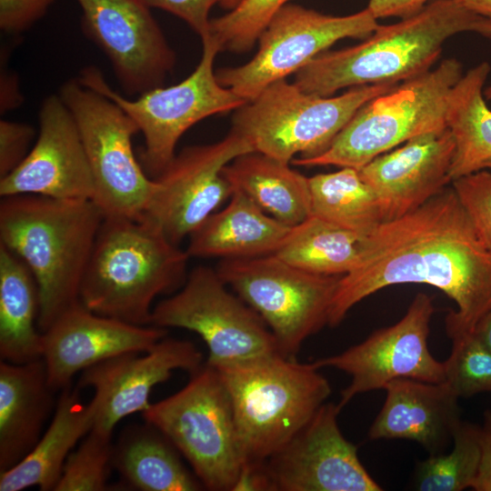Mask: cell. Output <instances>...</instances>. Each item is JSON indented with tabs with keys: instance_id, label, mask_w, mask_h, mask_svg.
<instances>
[{
	"instance_id": "cell-25",
	"label": "cell",
	"mask_w": 491,
	"mask_h": 491,
	"mask_svg": "<svg viewBox=\"0 0 491 491\" xmlns=\"http://www.w3.org/2000/svg\"><path fill=\"white\" fill-rule=\"evenodd\" d=\"M94 420V406L91 401L81 400L79 387L64 388L52 420L32 451L0 473V491H21L31 486L55 491L68 456L92 429Z\"/></svg>"
},
{
	"instance_id": "cell-10",
	"label": "cell",
	"mask_w": 491,
	"mask_h": 491,
	"mask_svg": "<svg viewBox=\"0 0 491 491\" xmlns=\"http://www.w3.org/2000/svg\"><path fill=\"white\" fill-rule=\"evenodd\" d=\"M59 96L78 128L95 183L93 201L105 217H135L145 211L155 182L135 155L139 132L114 101L77 78L61 85Z\"/></svg>"
},
{
	"instance_id": "cell-41",
	"label": "cell",
	"mask_w": 491,
	"mask_h": 491,
	"mask_svg": "<svg viewBox=\"0 0 491 491\" xmlns=\"http://www.w3.org/2000/svg\"><path fill=\"white\" fill-rule=\"evenodd\" d=\"M433 0H368L367 9L376 18L410 16Z\"/></svg>"
},
{
	"instance_id": "cell-39",
	"label": "cell",
	"mask_w": 491,
	"mask_h": 491,
	"mask_svg": "<svg viewBox=\"0 0 491 491\" xmlns=\"http://www.w3.org/2000/svg\"><path fill=\"white\" fill-rule=\"evenodd\" d=\"M54 0H0V26L7 33H20L46 12Z\"/></svg>"
},
{
	"instance_id": "cell-13",
	"label": "cell",
	"mask_w": 491,
	"mask_h": 491,
	"mask_svg": "<svg viewBox=\"0 0 491 491\" xmlns=\"http://www.w3.org/2000/svg\"><path fill=\"white\" fill-rule=\"evenodd\" d=\"M378 25L367 8L336 16L286 4L262 32L253 58L242 65L217 70L216 78L250 101L271 84L297 73L337 41L364 40Z\"/></svg>"
},
{
	"instance_id": "cell-44",
	"label": "cell",
	"mask_w": 491,
	"mask_h": 491,
	"mask_svg": "<svg viewBox=\"0 0 491 491\" xmlns=\"http://www.w3.org/2000/svg\"><path fill=\"white\" fill-rule=\"evenodd\" d=\"M462 4L476 14L491 21V0H460Z\"/></svg>"
},
{
	"instance_id": "cell-2",
	"label": "cell",
	"mask_w": 491,
	"mask_h": 491,
	"mask_svg": "<svg viewBox=\"0 0 491 491\" xmlns=\"http://www.w3.org/2000/svg\"><path fill=\"white\" fill-rule=\"evenodd\" d=\"M104 218L88 199L15 195L1 200L0 244L26 265L37 283L41 333L81 302L82 280Z\"/></svg>"
},
{
	"instance_id": "cell-47",
	"label": "cell",
	"mask_w": 491,
	"mask_h": 491,
	"mask_svg": "<svg viewBox=\"0 0 491 491\" xmlns=\"http://www.w3.org/2000/svg\"><path fill=\"white\" fill-rule=\"evenodd\" d=\"M483 169H488L491 171V159L489 161H487L485 165H484V168Z\"/></svg>"
},
{
	"instance_id": "cell-33",
	"label": "cell",
	"mask_w": 491,
	"mask_h": 491,
	"mask_svg": "<svg viewBox=\"0 0 491 491\" xmlns=\"http://www.w3.org/2000/svg\"><path fill=\"white\" fill-rule=\"evenodd\" d=\"M113 452L112 435L91 429L68 456L55 491L107 490Z\"/></svg>"
},
{
	"instance_id": "cell-14",
	"label": "cell",
	"mask_w": 491,
	"mask_h": 491,
	"mask_svg": "<svg viewBox=\"0 0 491 491\" xmlns=\"http://www.w3.org/2000/svg\"><path fill=\"white\" fill-rule=\"evenodd\" d=\"M433 313L432 298L418 293L405 316L393 326L376 330L338 355L314 362L319 368L333 367L351 376L337 405L342 408L356 396L384 389L399 378L444 383V363L428 348Z\"/></svg>"
},
{
	"instance_id": "cell-19",
	"label": "cell",
	"mask_w": 491,
	"mask_h": 491,
	"mask_svg": "<svg viewBox=\"0 0 491 491\" xmlns=\"http://www.w3.org/2000/svg\"><path fill=\"white\" fill-rule=\"evenodd\" d=\"M0 195L93 200L95 183L85 150L59 95L43 101L36 141L23 162L0 178Z\"/></svg>"
},
{
	"instance_id": "cell-36",
	"label": "cell",
	"mask_w": 491,
	"mask_h": 491,
	"mask_svg": "<svg viewBox=\"0 0 491 491\" xmlns=\"http://www.w3.org/2000/svg\"><path fill=\"white\" fill-rule=\"evenodd\" d=\"M451 184L474 225L491 246V171L481 169Z\"/></svg>"
},
{
	"instance_id": "cell-21",
	"label": "cell",
	"mask_w": 491,
	"mask_h": 491,
	"mask_svg": "<svg viewBox=\"0 0 491 491\" xmlns=\"http://www.w3.org/2000/svg\"><path fill=\"white\" fill-rule=\"evenodd\" d=\"M455 152L448 128L414 137L382 154L359 173L376 194L384 222L424 205L451 183Z\"/></svg>"
},
{
	"instance_id": "cell-35",
	"label": "cell",
	"mask_w": 491,
	"mask_h": 491,
	"mask_svg": "<svg viewBox=\"0 0 491 491\" xmlns=\"http://www.w3.org/2000/svg\"><path fill=\"white\" fill-rule=\"evenodd\" d=\"M452 342L444 383L459 398L491 392V350L474 333Z\"/></svg>"
},
{
	"instance_id": "cell-4",
	"label": "cell",
	"mask_w": 491,
	"mask_h": 491,
	"mask_svg": "<svg viewBox=\"0 0 491 491\" xmlns=\"http://www.w3.org/2000/svg\"><path fill=\"white\" fill-rule=\"evenodd\" d=\"M189 258L144 215L105 217L82 280L80 301L98 315L149 326L155 298L185 284Z\"/></svg>"
},
{
	"instance_id": "cell-15",
	"label": "cell",
	"mask_w": 491,
	"mask_h": 491,
	"mask_svg": "<svg viewBox=\"0 0 491 491\" xmlns=\"http://www.w3.org/2000/svg\"><path fill=\"white\" fill-rule=\"evenodd\" d=\"M253 152L230 131L221 141L184 148L155 179L154 192L142 215L178 245L228 200L234 191L223 168Z\"/></svg>"
},
{
	"instance_id": "cell-42",
	"label": "cell",
	"mask_w": 491,
	"mask_h": 491,
	"mask_svg": "<svg viewBox=\"0 0 491 491\" xmlns=\"http://www.w3.org/2000/svg\"><path fill=\"white\" fill-rule=\"evenodd\" d=\"M23 100L17 76L5 68L1 74V114L19 106Z\"/></svg>"
},
{
	"instance_id": "cell-24",
	"label": "cell",
	"mask_w": 491,
	"mask_h": 491,
	"mask_svg": "<svg viewBox=\"0 0 491 491\" xmlns=\"http://www.w3.org/2000/svg\"><path fill=\"white\" fill-rule=\"evenodd\" d=\"M292 227L234 190L227 205L210 215L188 236L190 257L249 258L275 254Z\"/></svg>"
},
{
	"instance_id": "cell-17",
	"label": "cell",
	"mask_w": 491,
	"mask_h": 491,
	"mask_svg": "<svg viewBox=\"0 0 491 491\" xmlns=\"http://www.w3.org/2000/svg\"><path fill=\"white\" fill-rule=\"evenodd\" d=\"M85 34L103 50L130 95L160 86L174 53L144 0H76Z\"/></svg>"
},
{
	"instance_id": "cell-3",
	"label": "cell",
	"mask_w": 491,
	"mask_h": 491,
	"mask_svg": "<svg viewBox=\"0 0 491 491\" xmlns=\"http://www.w3.org/2000/svg\"><path fill=\"white\" fill-rule=\"evenodd\" d=\"M465 32L491 39V21L460 0H433L397 23L378 25L360 44L321 53L295 74L294 84L318 96L360 85L399 84L429 71L445 42Z\"/></svg>"
},
{
	"instance_id": "cell-12",
	"label": "cell",
	"mask_w": 491,
	"mask_h": 491,
	"mask_svg": "<svg viewBox=\"0 0 491 491\" xmlns=\"http://www.w3.org/2000/svg\"><path fill=\"white\" fill-rule=\"evenodd\" d=\"M151 325L197 334L212 366L279 353L261 316L205 266L195 267L176 293L154 306Z\"/></svg>"
},
{
	"instance_id": "cell-28",
	"label": "cell",
	"mask_w": 491,
	"mask_h": 491,
	"mask_svg": "<svg viewBox=\"0 0 491 491\" xmlns=\"http://www.w3.org/2000/svg\"><path fill=\"white\" fill-rule=\"evenodd\" d=\"M178 450L156 428H127L114 446L112 466L134 488L143 491H196L203 485L182 462Z\"/></svg>"
},
{
	"instance_id": "cell-32",
	"label": "cell",
	"mask_w": 491,
	"mask_h": 491,
	"mask_svg": "<svg viewBox=\"0 0 491 491\" xmlns=\"http://www.w3.org/2000/svg\"><path fill=\"white\" fill-rule=\"evenodd\" d=\"M448 454L430 455L415 469L412 487L419 491H461L471 487L480 465L479 426L461 421Z\"/></svg>"
},
{
	"instance_id": "cell-1",
	"label": "cell",
	"mask_w": 491,
	"mask_h": 491,
	"mask_svg": "<svg viewBox=\"0 0 491 491\" xmlns=\"http://www.w3.org/2000/svg\"><path fill=\"white\" fill-rule=\"evenodd\" d=\"M410 283L436 287L456 303L446 318L452 340L472 334L491 309V246L452 186L364 237L357 266L338 281L328 326L374 293Z\"/></svg>"
},
{
	"instance_id": "cell-30",
	"label": "cell",
	"mask_w": 491,
	"mask_h": 491,
	"mask_svg": "<svg viewBox=\"0 0 491 491\" xmlns=\"http://www.w3.org/2000/svg\"><path fill=\"white\" fill-rule=\"evenodd\" d=\"M364 236L315 215L292 227L274 254L305 271L345 276L358 264Z\"/></svg>"
},
{
	"instance_id": "cell-20",
	"label": "cell",
	"mask_w": 491,
	"mask_h": 491,
	"mask_svg": "<svg viewBox=\"0 0 491 491\" xmlns=\"http://www.w3.org/2000/svg\"><path fill=\"white\" fill-rule=\"evenodd\" d=\"M166 329L138 326L105 316L80 302L42 333V359L50 386H70L84 370L116 356L145 352L166 336Z\"/></svg>"
},
{
	"instance_id": "cell-43",
	"label": "cell",
	"mask_w": 491,
	"mask_h": 491,
	"mask_svg": "<svg viewBox=\"0 0 491 491\" xmlns=\"http://www.w3.org/2000/svg\"><path fill=\"white\" fill-rule=\"evenodd\" d=\"M473 333L491 350V309L478 321Z\"/></svg>"
},
{
	"instance_id": "cell-40",
	"label": "cell",
	"mask_w": 491,
	"mask_h": 491,
	"mask_svg": "<svg viewBox=\"0 0 491 491\" xmlns=\"http://www.w3.org/2000/svg\"><path fill=\"white\" fill-rule=\"evenodd\" d=\"M480 465L473 486L476 491H491V409L484 413L483 424L479 426Z\"/></svg>"
},
{
	"instance_id": "cell-34",
	"label": "cell",
	"mask_w": 491,
	"mask_h": 491,
	"mask_svg": "<svg viewBox=\"0 0 491 491\" xmlns=\"http://www.w3.org/2000/svg\"><path fill=\"white\" fill-rule=\"evenodd\" d=\"M288 1L241 0L228 13L210 20L209 35L216 41L220 51L246 52Z\"/></svg>"
},
{
	"instance_id": "cell-8",
	"label": "cell",
	"mask_w": 491,
	"mask_h": 491,
	"mask_svg": "<svg viewBox=\"0 0 491 491\" xmlns=\"http://www.w3.org/2000/svg\"><path fill=\"white\" fill-rule=\"evenodd\" d=\"M142 414L186 459L204 488L235 490L244 461L231 399L215 368L204 365L185 386Z\"/></svg>"
},
{
	"instance_id": "cell-9",
	"label": "cell",
	"mask_w": 491,
	"mask_h": 491,
	"mask_svg": "<svg viewBox=\"0 0 491 491\" xmlns=\"http://www.w3.org/2000/svg\"><path fill=\"white\" fill-rule=\"evenodd\" d=\"M201 59L185 79L168 87H155L128 99L112 89L101 71L89 66L82 69L78 81L117 104L142 132L145 145L139 161L151 177L155 178L175 155L181 136L192 125L216 114L236 110L247 101L222 85L214 70L220 48L208 34L201 38Z\"/></svg>"
},
{
	"instance_id": "cell-16",
	"label": "cell",
	"mask_w": 491,
	"mask_h": 491,
	"mask_svg": "<svg viewBox=\"0 0 491 491\" xmlns=\"http://www.w3.org/2000/svg\"><path fill=\"white\" fill-rule=\"evenodd\" d=\"M338 405L325 403L310 421L263 465L266 491H380L342 434Z\"/></svg>"
},
{
	"instance_id": "cell-45",
	"label": "cell",
	"mask_w": 491,
	"mask_h": 491,
	"mask_svg": "<svg viewBox=\"0 0 491 491\" xmlns=\"http://www.w3.org/2000/svg\"><path fill=\"white\" fill-rule=\"evenodd\" d=\"M241 0H220L219 4L222 7L227 10L235 8Z\"/></svg>"
},
{
	"instance_id": "cell-29",
	"label": "cell",
	"mask_w": 491,
	"mask_h": 491,
	"mask_svg": "<svg viewBox=\"0 0 491 491\" xmlns=\"http://www.w3.org/2000/svg\"><path fill=\"white\" fill-rule=\"evenodd\" d=\"M490 70L489 64L482 62L462 75L451 91L446 111L455 142L451 183L483 169L491 159V110L483 91Z\"/></svg>"
},
{
	"instance_id": "cell-11",
	"label": "cell",
	"mask_w": 491,
	"mask_h": 491,
	"mask_svg": "<svg viewBox=\"0 0 491 491\" xmlns=\"http://www.w3.org/2000/svg\"><path fill=\"white\" fill-rule=\"evenodd\" d=\"M215 269L265 321L279 353L291 357L309 336L328 325L341 277L305 271L274 254L221 259Z\"/></svg>"
},
{
	"instance_id": "cell-5",
	"label": "cell",
	"mask_w": 491,
	"mask_h": 491,
	"mask_svg": "<svg viewBox=\"0 0 491 491\" xmlns=\"http://www.w3.org/2000/svg\"><path fill=\"white\" fill-rule=\"evenodd\" d=\"M213 367L231 399L243 468L263 466L331 394L328 380L315 363L279 353Z\"/></svg>"
},
{
	"instance_id": "cell-31",
	"label": "cell",
	"mask_w": 491,
	"mask_h": 491,
	"mask_svg": "<svg viewBox=\"0 0 491 491\" xmlns=\"http://www.w3.org/2000/svg\"><path fill=\"white\" fill-rule=\"evenodd\" d=\"M308 180L312 215L364 237L384 222L376 194L359 170L340 167Z\"/></svg>"
},
{
	"instance_id": "cell-27",
	"label": "cell",
	"mask_w": 491,
	"mask_h": 491,
	"mask_svg": "<svg viewBox=\"0 0 491 491\" xmlns=\"http://www.w3.org/2000/svg\"><path fill=\"white\" fill-rule=\"evenodd\" d=\"M39 291L26 265L0 244V358L25 364L42 358Z\"/></svg>"
},
{
	"instance_id": "cell-23",
	"label": "cell",
	"mask_w": 491,
	"mask_h": 491,
	"mask_svg": "<svg viewBox=\"0 0 491 491\" xmlns=\"http://www.w3.org/2000/svg\"><path fill=\"white\" fill-rule=\"evenodd\" d=\"M42 358L25 364L0 362V473L35 447L54 407Z\"/></svg>"
},
{
	"instance_id": "cell-18",
	"label": "cell",
	"mask_w": 491,
	"mask_h": 491,
	"mask_svg": "<svg viewBox=\"0 0 491 491\" xmlns=\"http://www.w3.org/2000/svg\"><path fill=\"white\" fill-rule=\"evenodd\" d=\"M203 366V355L192 342L164 337L145 352L122 354L84 370L78 387L94 392L92 429L112 435L122 419L148 408L153 388L174 371L192 375Z\"/></svg>"
},
{
	"instance_id": "cell-6",
	"label": "cell",
	"mask_w": 491,
	"mask_h": 491,
	"mask_svg": "<svg viewBox=\"0 0 491 491\" xmlns=\"http://www.w3.org/2000/svg\"><path fill=\"white\" fill-rule=\"evenodd\" d=\"M462 75L460 62L449 58L435 69L397 84L359 108L322 154L291 163L360 170L414 137L446 129L449 96Z\"/></svg>"
},
{
	"instance_id": "cell-38",
	"label": "cell",
	"mask_w": 491,
	"mask_h": 491,
	"mask_svg": "<svg viewBox=\"0 0 491 491\" xmlns=\"http://www.w3.org/2000/svg\"><path fill=\"white\" fill-rule=\"evenodd\" d=\"M149 7L167 11L183 19L201 37L209 34V12L220 0H144Z\"/></svg>"
},
{
	"instance_id": "cell-22",
	"label": "cell",
	"mask_w": 491,
	"mask_h": 491,
	"mask_svg": "<svg viewBox=\"0 0 491 491\" xmlns=\"http://www.w3.org/2000/svg\"><path fill=\"white\" fill-rule=\"evenodd\" d=\"M384 389L386 399L369 428V439L412 440L430 455L441 454L453 441L461 410L459 397L446 383L399 378Z\"/></svg>"
},
{
	"instance_id": "cell-46",
	"label": "cell",
	"mask_w": 491,
	"mask_h": 491,
	"mask_svg": "<svg viewBox=\"0 0 491 491\" xmlns=\"http://www.w3.org/2000/svg\"><path fill=\"white\" fill-rule=\"evenodd\" d=\"M485 98L491 100V85L486 88L484 91Z\"/></svg>"
},
{
	"instance_id": "cell-7",
	"label": "cell",
	"mask_w": 491,
	"mask_h": 491,
	"mask_svg": "<svg viewBox=\"0 0 491 491\" xmlns=\"http://www.w3.org/2000/svg\"><path fill=\"white\" fill-rule=\"evenodd\" d=\"M396 85H360L337 96H318L279 80L235 110L231 131L253 152L283 163L296 155L314 157L327 149L359 108Z\"/></svg>"
},
{
	"instance_id": "cell-26",
	"label": "cell",
	"mask_w": 491,
	"mask_h": 491,
	"mask_svg": "<svg viewBox=\"0 0 491 491\" xmlns=\"http://www.w3.org/2000/svg\"><path fill=\"white\" fill-rule=\"evenodd\" d=\"M223 175L234 190L286 225L294 227L312 214L308 177L287 163L250 152L226 165Z\"/></svg>"
},
{
	"instance_id": "cell-37",
	"label": "cell",
	"mask_w": 491,
	"mask_h": 491,
	"mask_svg": "<svg viewBox=\"0 0 491 491\" xmlns=\"http://www.w3.org/2000/svg\"><path fill=\"white\" fill-rule=\"evenodd\" d=\"M35 135L32 126L7 120L0 121V178L15 170L25 158Z\"/></svg>"
}]
</instances>
